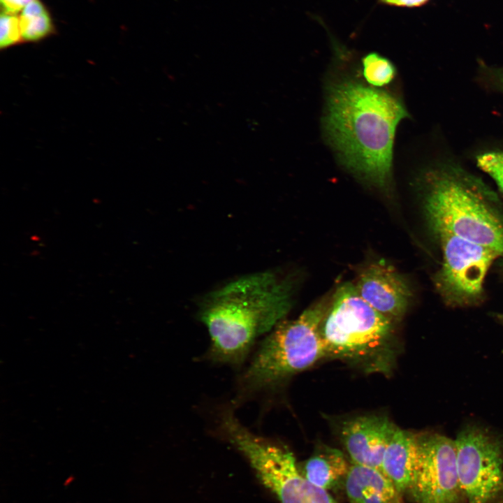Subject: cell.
Returning a JSON list of instances; mask_svg holds the SVG:
<instances>
[{"instance_id": "obj_1", "label": "cell", "mask_w": 503, "mask_h": 503, "mask_svg": "<svg viewBox=\"0 0 503 503\" xmlns=\"http://www.w3.org/2000/svg\"><path fill=\"white\" fill-rule=\"evenodd\" d=\"M408 111L391 92L344 78L327 89L323 125L342 164L384 191L392 183L396 128Z\"/></svg>"}, {"instance_id": "obj_2", "label": "cell", "mask_w": 503, "mask_h": 503, "mask_svg": "<svg viewBox=\"0 0 503 503\" xmlns=\"http://www.w3.org/2000/svg\"><path fill=\"white\" fill-rule=\"evenodd\" d=\"M296 285L272 271L248 275L209 293L198 317L210 338L207 357L241 366L256 340L270 333L291 310Z\"/></svg>"}, {"instance_id": "obj_3", "label": "cell", "mask_w": 503, "mask_h": 503, "mask_svg": "<svg viewBox=\"0 0 503 503\" xmlns=\"http://www.w3.org/2000/svg\"><path fill=\"white\" fill-rule=\"evenodd\" d=\"M423 179L426 216L436 235H453L503 256V218L480 180L450 163L430 168Z\"/></svg>"}, {"instance_id": "obj_4", "label": "cell", "mask_w": 503, "mask_h": 503, "mask_svg": "<svg viewBox=\"0 0 503 503\" xmlns=\"http://www.w3.org/2000/svg\"><path fill=\"white\" fill-rule=\"evenodd\" d=\"M329 304L325 297L268 333L240 377L242 393L273 388L327 357L320 328Z\"/></svg>"}, {"instance_id": "obj_5", "label": "cell", "mask_w": 503, "mask_h": 503, "mask_svg": "<svg viewBox=\"0 0 503 503\" xmlns=\"http://www.w3.org/2000/svg\"><path fill=\"white\" fill-rule=\"evenodd\" d=\"M393 323L360 296L355 284H340L320 328L327 357L356 361L370 359L386 350Z\"/></svg>"}, {"instance_id": "obj_6", "label": "cell", "mask_w": 503, "mask_h": 503, "mask_svg": "<svg viewBox=\"0 0 503 503\" xmlns=\"http://www.w3.org/2000/svg\"><path fill=\"white\" fill-rule=\"evenodd\" d=\"M460 484L468 503H492L503 489V441L486 428L467 425L454 441Z\"/></svg>"}, {"instance_id": "obj_7", "label": "cell", "mask_w": 503, "mask_h": 503, "mask_svg": "<svg viewBox=\"0 0 503 503\" xmlns=\"http://www.w3.org/2000/svg\"><path fill=\"white\" fill-rule=\"evenodd\" d=\"M437 236L442 249L443 261L436 276V286L442 298L453 306H467L479 302L486 273L500 255L453 235L440 233Z\"/></svg>"}, {"instance_id": "obj_8", "label": "cell", "mask_w": 503, "mask_h": 503, "mask_svg": "<svg viewBox=\"0 0 503 503\" xmlns=\"http://www.w3.org/2000/svg\"><path fill=\"white\" fill-rule=\"evenodd\" d=\"M417 503H461L454 441L434 432L416 435L408 490Z\"/></svg>"}, {"instance_id": "obj_9", "label": "cell", "mask_w": 503, "mask_h": 503, "mask_svg": "<svg viewBox=\"0 0 503 503\" xmlns=\"http://www.w3.org/2000/svg\"><path fill=\"white\" fill-rule=\"evenodd\" d=\"M355 286L370 306L393 322L405 314L411 289L403 276L385 260L374 261L363 268Z\"/></svg>"}, {"instance_id": "obj_10", "label": "cell", "mask_w": 503, "mask_h": 503, "mask_svg": "<svg viewBox=\"0 0 503 503\" xmlns=\"http://www.w3.org/2000/svg\"><path fill=\"white\" fill-rule=\"evenodd\" d=\"M398 427L384 415L360 416L345 421L340 437L353 464L378 469Z\"/></svg>"}, {"instance_id": "obj_11", "label": "cell", "mask_w": 503, "mask_h": 503, "mask_svg": "<svg viewBox=\"0 0 503 503\" xmlns=\"http://www.w3.org/2000/svg\"><path fill=\"white\" fill-rule=\"evenodd\" d=\"M344 487L349 503H403L402 494L378 469L353 463Z\"/></svg>"}, {"instance_id": "obj_12", "label": "cell", "mask_w": 503, "mask_h": 503, "mask_svg": "<svg viewBox=\"0 0 503 503\" xmlns=\"http://www.w3.org/2000/svg\"><path fill=\"white\" fill-rule=\"evenodd\" d=\"M415 446L416 435L398 427L384 454L381 472L402 494L410 484Z\"/></svg>"}, {"instance_id": "obj_13", "label": "cell", "mask_w": 503, "mask_h": 503, "mask_svg": "<svg viewBox=\"0 0 503 503\" xmlns=\"http://www.w3.org/2000/svg\"><path fill=\"white\" fill-rule=\"evenodd\" d=\"M270 491L280 503H337L328 490L306 479L296 462L279 472Z\"/></svg>"}, {"instance_id": "obj_14", "label": "cell", "mask_w": 503, "mask_h": 503, "mask_svg": "<svg viewBox=\"0 0 503 503\" xmlns=\"http://www.w3.org/2000/svg\"><path fill=\"white\" fill-rule=\"evenodd\" d=\"M349 467L340 451L324 446L314 453L300 472L312 483L329 490L345 479Z\"/></svg>"}, {"instance_id": "obj_15", "label": "cell", "mask_w": 503, "mask_h": 503, "mask_svg": "<svg viewBox=\"0 0 503 503\" xmlns=\"http://www.w3.org/2000/svg\"><path fill=\"white\" fill-rule=\"evenodd\" d=\"M19 20L22 38L27 41L42 39L52 29L48 12L37 0L32 1L22 9Z\"/></svg>"}, {"instance_id": "obj_16", "label": "cell", "mask_w": 503, "mask_h": 503, "mask_svg": "<svg viewBox=\"0 0 503 503\" xmlns=\"http://www.w3.org/2000/svg\"><path fill=\"white\" fill-rule=\"evenodd\" d=\"M362 64L365 80L367 85L376 88L390 84L396 75V69L392 62L376 52L365 56Z\"/></svg>"}, {"instance_id": "obj_17", "label": "cell", "mask_w": 503, "mask_h": 503, "mask_svg": "<svg viewBox=\"0 0 503 503\" xmlns=\"http://www.w3.org/2000/svg\"><path fill=\"white\" fill-rule=\"evenodd\" d=\"M476 163L492 177L503 194V150L482 152L476 156Z\"/></svg>"}, {"instance_id": "obj_18", "label": "cell", "mask_w": 503, "mask_h": 503, "mask_svg": "<svg viewBox=\"0 0 503 503\" xmlns=\"http://www.w3.org/2000/svg\"><path fill=\"white\" fill-rule=\"evenodd\" d=\"M22 38L20 20L15 13L4 12L1 15L0 46L1 49L17 43Z\"/></svg>"}, {"instance_id": "obj_19", "label": "cell", "mask_w": 503, "mask_h": 503, "mask_svg": "<svg viewBox=\"0 0 503 503\" xmlns=\"http://www.w3.org/2000/svg\"><path fill=\"white\" fill-rule=\"evenodd\" d=\"M481 78L488 88L503 94V66H481Z\"/></svg>"}, {"instance_id": "obj_20", "label": "cell", "mask_w": 503, "mask_h": 503, "mask_svg": "<svg viewBox=\"0 0 503 503\" xmlns=\"http://www.w3.org/2000/svg\"><path fill=\"white\" fill-rule=\"evenodd\" d=\"M32 1L34 0H1V3L6 12L15 13Z\"/></svg>"}, {"instance_id": "obj_21", "label": "cell", "mask_w": 503, "mask_h": 503, "mask_svg": "<svg viewBox=\"0 0 503 503\" xmlns=\"http://www.w3.org/2000/svg\"><path fill=\"white\" fill-rule=\"evenodd\" d=\"M384 2L401 6H418L423 4L428 0H381Z\"/></svg>"}, {"instance_id": "obj_22", "label": "cell", "mask_w": 503, "mask_h": 503, "mask_svg": "<svg viewBox=\"0 0 503 503\" xmlns=\"http://www.w3.org/2000/svg\"><path fill=\"white\" fill-rule=\"evenodd\" d=\"M498 319H499V320L502 322V323L503 324V314H499V315H498Z\"/></svg>"}]
</instances>
